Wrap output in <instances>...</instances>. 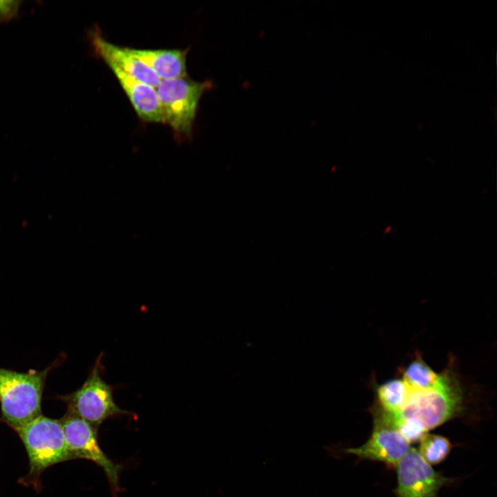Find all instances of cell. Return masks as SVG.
Here are the masks:
<instances>
[{
	"instance_id": "6da1fadb",
	"label": "cell",
	"mask_w": 497,
	"mask_h": 497,
	"mask_svg": "<svg viewBox=\"0 0 497 497\" xmlns=\"http://www.w3.org/2000/svg\"><path fill=\"white\" fill-rule=\"evenodd\" d=\"M440 384L435 388L420 389L408 387V395L398 417L418 422L428 431L460 414L464 409V393L457 375L449 365L442 371Z\"/></svg>"
},
{
	"instance_id": "7a4b0ae2",
	"label": "cell",
	"mask_w": 497,
	"mask_h": 497,
	"mask_svg": "<svg viewBox=\"0 0 497 497\" xmlns=\"http://www.w3.org/2000/svg\"><path fill=\"white\" fill-rule=\"evenodd\" d=\"M49 369L21 373L0 368L2 417L15 431L41 416L42 394Z\"/></svg>"
},
{
	"instance_id": "3957f363",
	"label": "cell",
	"mask_w": 497,
	"mask_h": 497,
	"mask_svg": "<svg viewBox=\"0 0 497 497\" xmlns=\"http://www.w3.org/2000/svg\"><path fill=\"white\" fill-rule=\"evenodd\" d=\"M209 81H196L188 77L161 79L155 88L162 108L165 123L175 138L191 137L199 100L211 87Z\"/></svg>"
},
{
	"instance_id": "277c9868",
	"label": "cell",
	"mask_w": 497,
	"mask_h": 497,
	"mask_svg": "<svg viewBox=\"0 0 497 497\" xmlns=\"http://www.w3.org/2000/svg\"><path fill=\"white\" fill-rule=\"evenodd\" d=\"M103 353L97 358L86 380L76 391L61 397L68 412L85 420L98 429L106 420L131 414L120 408L113 398L114 386L103 378Z\"/></svg>"
},
{
	"instance_id": "5b68a950",
	"label": "cell",
	"mask_w": 497,
	"mask_h": 497,
	"mask_svg": "<svg viewBox=\"0 0 497 497\" xmlns=\"http://www.w3.org/2000/svg\"><path fill=\"white\" fill-rule=\"evenodd\" d=\"M16 431L26 449L33 483L48 467L70 459L60 420L41 415Z\"/></svg>"
},
{
	"instance_id": "8992f818",
	"label": "cell",
	"mask_w": 497,
	"mask_h": 497,
	"mask_svg": "<svg viewBox=\"0 0 497 497\" xmlns=\"http://www.w3.org/2000/svg\"><path fill=\"white\" fill-rule=\"evenodd\" d=\"M60 421L70 458L88 460L100 467L108 478L112 493L116 494L119 491V478L122 466L112 460L101 448L98 429L68 411Z\"/></svg>"
},
{
	"instance_id": "52a82bcc",
	"label": "cell",
	"mask_w": 497,
	"mask_h": 497,
	"mask_svg": "<svg viewBox=\"0 0 497 497\" xmlns=\"http://www.w3.org/2000/svg\"><path fill=\"white\" fill-rule=\"evenodd\" d=\"M396 497H436L451 479L435 471L416 448H410L396 466Z\"/></svg>"
},
{
	"instance_id": "ba28073f",
	"label": "cell",
	"mask_w": 497,
	"mask_h": 497,
	"mask_svg": "<svg viewBox=\"0 0 497 497\" xmlns=\"http://www.w3.org/2000/svg\"><path fill=\"white\" fill-rule=\"evenodd\" d=\"M373 429L369 438L360 447L345 449L362 459L380 461L395 467L409 450L410 442L389 422L371 411Z\"/></svg>"
},
{
	"instance_id": "9c48e42d",
	"label": "cell",
	"mask_w": 497,
	"mask_h": 497,
	"mask_svg": "<svg viewBox=\"0 0 497 497\" xmlns=\"http://www.w3.org/2000/svg\"><path fill=\"white\" fill-rule=\"evenodd\" d=\"M95 52L106 64H111L119 69L153 88L160 81L159 77L139 59L132 55L126 48L118 46L106 40L99 32L90 34Z\"/></svg>"
},
{
	"instance_id": "30bf717a",
	"label": "cell",
	"mask_w": 497,
	"mask_h": 497,
	"mask_svg": "<svg viewBox=\"0 0 497 497\" xmlns=\"http://www.w3.org/2000/svg\"><path fill=\"white\" fill-rule=\"evenodd\" d=\"M114 73L138 117L144 121L165 123L155 88L130 76L111 64H106Z\"/></svg>"
},
{
	"instance_id": "8fae6325",
	"label": "cell",
	"mask_w": 497,
	"mask_h": 497,
	"mask_svg": "<svg viewBox=\"0 0 497 497\" xmlns=\"http://www.w3.org/2000/svg\"><path fill=\"white\" fill-rule=\"evenodd\" d=\"M134 57L150 68L160 79L186 77L187 50L179 49H136L126 48Z\"/></svg>"
},
{
	"instance_id": "7c38bea8",
	"label": "cell",
	"mask_w": 497,
	"mask_h": 497,
	"mask_svg": "<svg viewBox=\"0 0 497 497\" xmlns=\"http://www.w3.org/2000/svg\"><path fill=\"white\" fill-rule=\"evenodd\" d=\"M376 405L385 412L400 411L408 395V387L402 378L375 384Z\"/></svg>"
},
{
	"instance_id": "4fadbf2b",
	"label": "cell",
	"mask_w": 497,
	"mask_h": 497,
	"mask_svg": "<svg viewBox=\"0 0 497 497\" xmlns=\"http://www.w3.org/2000/svg\"><path fill=\"white\" fill-rule=\"evenodd\" d=\"M443 372L437 373L418 354L403 369L402 378L414 389L436 387L442 380Z\"/></svg>"
},
{
	"instance_id": "5bb4252c",
	"label": "cell",
	"mask_w": 497,
	"mask_h": 497,
	"mask_svg": "<svg viewBox=\"0 0 497 497\" xmlns=\"http://www.w3.org/2000/svg\"><path fill=\"white\" fill-rule=\"evenodd\" d=\"M418 450L422 458L430 465L442 462L449 455L452 445L445 437L432 433H425L419 440Z\"/></svg>"
},
{
	"instance_id": "9a60e30c",
	"label": "cell",
	"mask_w": 497,
	"mask_h": 497,
	"mask_svg": "<svg viewBox=\"0 0 497 497\" xmlns=\"http://www.w3.org/2000/svg\"><path fill=\"white\" fill-rule=\"evenodd\" d=\"M20 3L14 0H0V21L9 20L15 17Z\"/></svg>"
}]
</instances>
